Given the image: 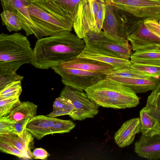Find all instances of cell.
I'll use <instances>...</instances> for the list:
<instances>
[{"label":"cell","instance_id":"6da1fadb","mask_svg":"<svg viewBox=\"0 0 160 160\" xmlns=\"http://www.w3.org/2000/svg\"><path fill=\"white\" fill-rule=\"evenodd\" d=\"M83 40L71 32L38 39L33 49L31 64L47 69L78 56L84 50Z\"/></svg>","mask_w":160,"mask_h":160},{"label":"cell","instance_id":"7a4b0ae2","mask_svg":"<svg viewBox=\"0 0 160 160\" xmlns=\"http://www.w3.org/2000/svg\"><path fill=\"white\" fill-rule=\"evenodd\" d=\"M85 91L99 106L115 109L130 108L137 106L139 98L131 89L107 77Z\"/></svg>","mask_w":160,"mask_h":160},{"label":"cell","instance_id":"3957f363","mask_svg":"<svg viewBox=\"0 0 160 160\" xmlns=\"http://www.w3.org/2000/svg\"><path fill=\"white\" fill-rule=\"evenodd\" d=\"M33 49L26 36L20 33L0 35V69L16 71L31 64Z\"/></svg>","mask_w":160,"mask_h":160},{"label":"cell","instance_id":"277c9868","mask_svg":"<svg viewBox=\"0 0 160 160\" xmlns=\"http://www.w3.org/2000/svg\"><path fill=\"white\" fill-rule=\"evenodd\" d=\"M105 6V0H88L81 6L73 25L79 37L82 39L88 33L102 30Z\"/></svg>","mask_w":160,"mask_h":160},{"label":"cell","instance_id":"5b68a950","mask_svg":"<svg viewBox=\"0 0 160 160\" xmlns=\"http://www.w3.org/2000/svg\"><path fill=\"white\" fill-rule=\"evenodd\" d=\"M82 39L85 48L110 57L129 59L133 53L128 39H114L102 30L88 33Z\"/></svg>","mask_w":160,"mask_h":160},{"label":"cell","instance_id":"8992f818","mask_svg":"<svg viewBox=\"0 0 160 160\" xmlns=\"http://www.w3.org/2000/svg\"><path fill=\"white\" fill-rule=\"evenodd\" d=\"M27 7L37 28L38 39L72 31L73 22L59 19L32 2H28Z\"/></svg>","mask_w":160,"mask_h":160},{"label":"cell","instance_id":"52a82bcc","mask_svg":"<svg viewBox=\"0 0 160 160\" xmlns=\"http://www.w3.org/2000/svg\"><path fill=\"white\" fill-rule=\"evenodd\" d=\"M135 20H160V0H106Z\"/></svg>","mask_w":160,"mask_h":160},{"label":"cell","instance_id":"ba28073f","mask_svg":"<svg viewBox=\"0 0 160 160\" xmlns=\"http://www.w3.org/2000/svg\"><path fill=\"white\" fill-rule=\"evenodd\" d=\"M60 97L69 100L72 103L74 109L68 115L74 120L93 118L98 112L99 106L83 91L65 85Z\"/></svg>","mask_w":160,"mask_h":160},{"label":"cell","instance_id":"9c48e42d","mask_svg":"<svg viewBox=\"0 0 160 160\" xmlns=\"http://www.w3.org/2000/svg\"><path fill=\"white\" fill-rule=\"evenodd\" d=\"M51 69L61 76L64 84L80 91H85L106 78L107 75L99 72L65 68L60 65Z\"/></svg>","mask_w":160,"mask_h":160},{"label":"cell","instance_id":"30bf717a","mask_svg":"<svg viewBox=\"0 0 160 160\" xmlns=\"http://www.w3.org/2000/svg\"><path fill=\"white\" fill-rule=\"evenodd\" d=\"M88 0H38L33 2L61 20L73 22L79 9Z\"/></svg>","mask_w":160,"mask_h":160},{"label":"cell","instance_id":"8fae6325","mask_svg":"<svg viewBox=\"0 0 160 160\" xmlns=\"http://www.w3.org/2000/svg\"><path fill=\"white\" fill-rule=\"evenodd\" d=\"M3 10L13 12L19 18L27 36L33 34L37 38V28L32 20L27 4L28 1L24 0H0Z\"/></svg>","mask_w":160,"mask_h":160},{"label":"cell","instance_id":"7c38bea8","mask_svg":"<svg viewBox=\"0 0 160 160\" xmlns=\"http://www.w3.org/2000/svg\"><path fill=\"white\" fill-rule=\"evenodd\" d=\"M102 29L108 35L116 39H127L124 24L118 9L106 0Z\"/></svg>","mask_w":160,"mask_h":160},{"label":"cell","instance_id":"4fadbf2b","mask_svg":"<svg viewBox=\"0 0 160 160\" xmlns=\"http://www.w3.org/2000/svg\"><path fill=\"white\" fill-rule=\"evenodd\" d=\"M67 68L80 69L107 75L114 70L111 65L91 59L76 57L59 65Z\"/></svg>","mask_w":160,"mask_h":160},{"label":"cell","instance_id":"5bb4252c","mask_svg":"<svg viewBox=\"0 0 160 160\" xmlns=\"http://www.w3.org/2000/svg\"><path fill=\"white\" fill-rule=\"evenodd\" d=\"M134 151L139 157L150 160L160 159V135H142L136 141Z\"/></svg>","mask_w":160,"mask_h":160},{"label":"cell","instance_id":"9a60e30c","mask_svg":"<svg viewBox=\"0 0 160 160\" xmlns=\"http://www.w3.org/2000/svg\"><path fill=\"white\" fill-rule=\"evenodd\" d=\"M142 135H160V114L151 106L146 104L140 112Z\"/></svg>","mask_w":160,"mask_h":160},{"label":"cell","instance_id":"2e32d148","mask_svg":"<svg viewBox=\"0 0 160 160\" xmlns=\"http://www.w3.org/2000/svg\"><path fill=\"white\" fill-rule=\"evenodd\" d=\"M140 130L139 118L128 120L123 123L115 134V142L120 148L128 146L133 143L136 134L139 132Z\"/></svg>","mask_w":160,"mask_h":160},{"label":"cell","instance_id":"e0dca14e","mask_svg":"<svg viewBox=\"0 0 160 160\" xmlns=\"http://www.w3.org/2000/svg\"><path fill=\"white\" fill-rule=\"evenodd\" d=\"M32 134L26 128L22 135L13 132L6 133L0 134V139L2 140L24 153L28 158L33 157L30 149V145L33 142L34 138Z\"/></svg>","mask_w":160,"mask_h":160},{"label":"cell","instance_id":"ac0fdd59","mask_svg":"<svg viewBox=\"0 0 160 160\" xmlns=\"http://www.w3.org/2000/svg\"><path fill=\"white\" fill-rule=\"evenodd\" d=\"M107 77L122 83L136 94L152 91L158 83V80L152 78H125L107 75Z\"/></svg>","mask_w":160,"mask_h":160},{"label":"cell","instance_id":"d6986e66","mask_svg":"<svg viewBox=\"0 0 160 160\" xmlns=\"http://www.w3.org/2000/svg\"><path fill=\"white\" fill-rule=\"evenodd\" d=\"M77 57L91 59L109 64L114 68V70L130 67L132 63L129 59L110 57L85 48Z\"/></svg>","mask_w":160,"mask_h":160},{"label":"cell","instance_id":"ffe728a7","mask_svg":"<svg viewBox=\"0 0 160 160\" xmlns=\"http://www.w3.org/2000/svg\"><path fill=\"white\" fill-rule=\"evenodd\" d=\"M38 107L29 101L21 102L7 116L15 122L27 118L31 119L36 116Z\"/></svg>","mask_w":160,"mask_h":160},{"label":"cell","instance_id":"44dd1931","mask_svg":"<svg viewBox=\"0 0 160 160\" xmlns=\"http://www.w3.org/2000/svg\"><path fill=\"white\" fill-rule=\"evenodd\" d=\"M132 63L160 65V52L150 51H135L131 58Z\"/></svg>","mask_w":160,"mask_h":160},{"label":"cell","instance_id":"7402d4cb","mask_svg":"<svg viewBox=\"0 0 160 160\" xmlns=\"http://www.w3.org/2000/svg\"><path fill=\"white\" fill-rule=\"evenodd\" d=\"M43 122L42 115H36L29 121L26 129L34 138L38 140H40L47 135Z\"/></svg>","mask_w":160,"mask_h":160},{"label":"cell","instance_id":"603a6c76","mask_svg":"<svg viewBox=\"0 0 160 160\" xmlns=\"http://www.w3.org/2000/svg\"><path fill=\"white\" fill-rule=\"evenodd\" d=\"M0 16L2 24L9 32H17L22 29L19 18L13 12L3 10Z\"/></svg>","mask_w":160,"mask_h":160},{"label":"cell","instance_id":"cb8c5ba5","mask_svg":"<svg viewBox=\"0 0 160 160\" xmlns=\"http://www.w3.org/2000/svg\"><path fill=\"white\" fill-rule=\"evenodd\" d=\"M132 63L131 67L142 74L158 80L160 78V65Z\"/></svg>","mask_w":160,"mask_h":160},{"label":"cell","instance_id":"d4e9b609","mask_svg":"<svg viewBox=\"0 0 160 160\" xmlns=\"http://www.w3.org/2000/svg\"><path fill=\"white\" fill-rule=\"evenodd\" d=\"M23 77L12 71L0 69V90L13 82L22 81Z\"/></svg>","mask_w":160,"mask_h":160},{"label":"cell","instance_id":"484cf974","mask_svg":"<svg viewBox=\"0 0 160 160\" xmlns=\"http://www.w3.org/2000/svg\"><path fill=\"white\" fill-rule=\"evenodd\" d=\"M19 97H15L0 100V116H6L20 102Z\"/></svg>","mask_w":160,"mask_h":160},{"label":"cell","instance_id":"4316f807","mask_svg":"<svg viewBox=\"0 0 160 160\" xmlns=\"http://www.w3.org/2000/svg\"><path fill=\"white\" fill-rule=\"evenodd\" d=\"M107 76L125 78H150L137 71L131 67L124 69L113 70Z\"/></svg>","mask_w":160,"mask_h":160},{"label":"cell","instance_id":"83f0119b","mask_svg":"<svg viewBox=\"0 0 160 160\" xmlns=\"http://www.w3.org/2000/svg\"><path fill=\"white\" fill-rule=\"evenodd\" d=\"M146 104L152 107L160 114V86L158 83L148 97Z\"/></svg>","mask_w":160,"mask_h":160},{"label":"cell","instance_id":"f1b7e54d","mask_svg":"<svg viewBox=\"0 0 160 160\" xmlns=\"http://www.w3.org/2000/svg\"><path fill=\"white\" fill-rule=\"evenodd\" d=\"M0 150L3 152L16 156L19 158H28L27 156L11 144L0 139Z\"/></svg>","mask_w":160,"mask_h":160},{"label":"cell","instance_id":"f546056e","mask_svg":"<svg viewBox=\"0 0 160 160\" xmlns=\"http://www.w3.org/2000/svg\"><path fill=\"white\" fill-rule=\"evenodd\" d=\"M62 109L67 112L68 115L74 109V107L69 100L60 97L56 98L53 105V109Z\"/></svg>","mask_w":160,"mask_h":160},{"label":"cell","instance_id":"4dcf8cb0","mask_svg":"<svg viewBox=\"0 0 160 160\" xmlns=\"http://www.w3.org/2000/svg\"><path fill=\"white\" fill-rule=\"evenodd\" d=\"M14 122H15L10 119L7 116H0V134L12 132L13 125Z\"/></svg>","mask_w":160,"mask_h":160},{"label":"cell","instance_id":"1f68e13d","mask_svg":"<svg viewBox=\"0 0 160 160\" xmlns=\"http://www.w3.org/2000/svg\"><path fill=\"white\" fill-rule=\"evenodd\" d=\"M21 82L20 81H16L8 84L3 89L0 90V95L22 91Z\"/></svg>","mask_w":160,"mask_h":160},{"label":"cell","instance_id":"d6a6232c","mask_svg":"<svg viewBox=\"0 0 160 160\" xmlns=\"http://www.w3.org/2000/svg\"><path fill=\"white\" fill-rule=\"evenodd\" d=\"M31 119L30 118H27L14 122L13 125V130L12 132L19 135L22 134L26 128L28 122Z\"/></svg>","mask_w":160,"mask_h":160},{"label":"cell","instance_id":"836d02e7","mask_svg":"<svg viewBox=\"0 0 160 160\" xmlns=\"http://www.w3.org/2000/svg\"><path fill=\"white\" fill-rule=\"evenodd\" d=\"M146 26L155 34L160 37V24L159 21L155 20L144 21Z\"/></svg>","mask_w":160,"mask_h":160},{"label":"cell","instance_id":"e575fe53","mask_svg":"<svg viewBox=\"0 0 160 160\" xmlns=\"http://www.w3.org/2000/svg\"><path fill=\"white\" fill-rule=\"evenodd\" d=\"M32 154L34 158L43 160L47 159L50 156L46 150L41 148L35 149L32 152Z\"/></svg>","mask_w":160,"mask_h":160},{"label":"cell","instance_id":"d590c367","mask_svg":"<svg viewBox=\"0 0 160 160\" xmlns=\"http://www.w3.org/2000/svg\"><path fill=\"white\" fill-rule=\"evenodd\" d=\"M135 51H150L160 52V44L141 46L137 48Z\"/></svg>","mask_w":160,"mask_h":160},{"label":"cell","instance_id":"8d00e7d4","mask_svg":"<svg viewBox=\"0 0 160 160\" xmlns=\"http://www.w3.org/2000/svg\"><path fill=\"white\" fill-rule=\"evenodd\" d=\"M68 115L67 112L63 110L60 109H53V111L47 116L52 118H55L58 116Z\"/></svg>","mask_w":160,"mask_h":160},{"label":"cell","instance_id":"74e56055","mask_svg":"<svg viewBox=\"0 0 160 160\" xmlns=\"http://www.w3.org/2000/svg\"><path fill=\"white\" fill-rule=\"evenodd\" d=\"M26 0L27 1H28L29 2H32V1H36V0Z\"/></svg>","mask_w":160,"mask_h":160},{"label":"cell","instance_id":"f35d334b","mask_svg":"<svg viewBox=\"0 0 160 160\" xmlns=\"http://www.w3.org/2000/svg\"><path fill=\"white\" fill-rule=\"evenodd\" d=\"M158 84L160 86V78L158 80Z\"/></svg>","mask_w":160,"mask_h":160},{"label":"cell","instance_id":"ab89813d","mask_svg":"<svg viewBox=\"0 0 160 160\" xmlns=\"http://www.w3.org/2000/svg\"><path fill=\"white\" fill-rule=\"evenodd\" d=\"M159 23L160 24V20L159 21Z\"/></svg>","mask_w":160,"mask_h":160}]
</instances>
